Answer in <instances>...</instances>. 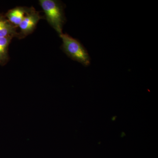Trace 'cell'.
<instances>
[{
	"instance_id": "6da1fadb",
	"label": "cell",
	"mask_w": 158,
	"mask_h": 158,
	"mask_svg": "<svg viewBox=\"0 0 158 158\" xmlns=\"http://www.w3.org/2000/svg\"><path fill=\"white\" fill-rule=\"evenodd\" d=\"M39 3L48 22L60 36L63 34L62 28L65 22L62 3L55 0H40Z\"/></svg>"
},
{
	"instance_id": "7a4b0ae2",
	"label": "cell",
	"mask_w": 158,
	"mask_h": 158,
	"mask_svg": "<svg viewBox=\"0 0 158 158\" xmlns=\"http://www.w3.org/2000/svg\"><path fill=\"white\" fill-rule=\"evenodd\" d=\"M62 40V48L67 56L73 60L85 66L90 65V58L88 52L78 40L68 34L60 35Z\"/></svg>"
},
{
	"instance_id": "3957f363",
	"label": "cell",
	"mask_w": 158,
	"mask_h": 158,
	"mask_svg": "<svg viewBox=\"0 0 158 158\" xmlns=\"http://www.w3.org/2000/svg\"><path fill=\"white\" fill-rule=\"evenodd\" d=\"M42 18L38 11L33 7L30 8L24 18L18 27L19 29V37L23 38L31 34Z\"/></svg>"
},
{
	"instance_id": "277c9868",
	"label": "cell",
	"mask_w": 158,
	"mask_h": 158,
	"mask_svg": "<svg viewBox=\"0 0 158 158\" xmlns=\"http://www.w3.org/2000/svg\"><path fill=\"white\" fill-rule=\"evenodd\" d=\"M29 9L25 7H16L9 10L5 16L12 25L17 27L24 18Z\"/></svg>"
},
{
	"instance_id": "5b68a950",
	"label": "cell",
	"mask_w": 158,
	"mask_h": 158,
	"mask_svg": "<svg viewBox=\"0 0 158 158\" xmlns=\"http://www.w3.org/2000/svg\"><path fill=\"white\" fill-rule=\"evenodd\" d=\"M8 37H19L16 27L9 22L5 15L0 14V38Z\"/></svg>"
},
{
	"instance_id": "8992f818",
	"label": "cell",
	"mask_w": 158,
	"mask_h": 158,
	"mask_svg": "<svg viewBox=\"0 0 158 158\" xmlns=\"http://www.w3.org/2000/svg\"><path fill=\"white\" fill-rule=\"evenodd\" d=\"M13 37L0 38V65H4L9 60V47Z\"/></svg>"
}]
</instances>
